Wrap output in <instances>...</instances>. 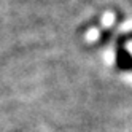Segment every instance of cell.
Segmentation results:
<instances>
[{
	"instance_id": "cell-1",
	"label": "cell",
	"mask_w": 132,
	"mask_h": 132,
	"mask_svg": "<svg viewBox=\"0 0 132 132\" xmlns=\"http://www.w3.org/2000/svg\"><path fill=\"white\" fill-rule=\"evenodd\" d=\"M116 61H118V65H119L121 69H132V57H130V54L122 48V46L118 48Z\"/></svg>"
}]
</instances>
